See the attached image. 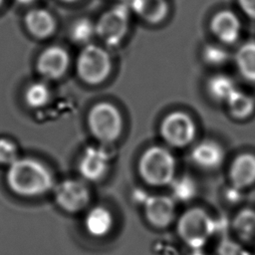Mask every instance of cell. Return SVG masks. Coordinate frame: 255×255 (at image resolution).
I'll list each match as a JSON object with an SVG mask.
<instances>
[{"instance_id": "obj_1", "label": "cell", "mask_w": 255, "mask_h": 255, "mask_svg": "<svg viewBox=\"0 0 255 255\" xmlns=\"http://www.w3.org/2000/svg\"><path fill=\"white\" fill-rule=\"evenodd\" d=\"M7 183L12 191L22 196H39L54 184L50 170L33 158H18L9 165Z\"/></svg>"}, {"instance_id": "obj_2", "label": "cell", "mask_w": 255, "mask_h": 255, "mask_svg": "<svg viewBox=\"0 0 255 255\" xmlns=\"http://www.w3.org/2000/svg\"><path fill=\"white\" fill-rule=\"evenodd\" d=\"M138 168L145 182L154 186H162L170 184L174 179L175 160L166 148L151 146L142 153Z\"/></svg>"}, {"instance_id": "obj_3", "label": "cell", "mask_w": 255, "mask_h": 255, "mask_svg": "<svg viewBox=\"0 0 255 255\" xmlns=\"http://www.w3.org/2000/svg\"><path fill=\"white\" fill-rule=\"evenodd\" d=\"M215 228V221L201 208L186 210L177 222L178 236L193 249L202 247L211 237Z\"/></svg>"}, {"instance_id": "obj_4", "label": "cell", "mask_w": 255, "mask_h": 255, "mask_svg": "<svg viewBox=\"0 0 255 255\" xmlns=\"http://www.w3.org/2000/svg\"><path fill=\"white\" fill-rule=\"evenodd\" d=\"M111 69L112 62L109 54L97 45H86L78 56V75L82 81L89 85H98L104 82Z\"/></svg>"}, {"instance_id": "obj_5", "label": "cell", "mask_w": 255, "mask_h": 255, "mask_svg": "<svg viewBox=\"0 0 255 255\" xmlns=\"http://www.w3.org/2000/svg\"><path fill=\"white\" fill-rule=\"evenodd\" d=\"M88 123L92 133L100 140L111 142L116 140L123 128L120 111L110 103H99L89 113Z\"/></svg>"}, {"instance_id": "obj_6", "label": "cell", "mask_w": 255, "mask_h": 255, "mask_svg": "<svg viewBox=\"0 0 255 255\" xmlns=\"http://www.w3.org/2000/svg\"><path fill=\"white\" fill-rule=\"evenodd\" d=\"M128 28V7L118 5L105 12L96 25V34L108 46H117Z\"/></svg>"}, {"instance_id": "obj_7", "label": "cell", "mask_w": 255, "mask_h": 255, "mask_svg": "<svg viewBox=\"0 0 255 255\" xmlns=\"http://www.w3.org/2000/svg\"><path fill=\"white\" fill-rule=\"evenodd\" d=\"M160 132L167 143L181 147L190 143L194 138L195 125L185 113L173 112L163 119Z\"/></svg>"}, {"instance_id": "obj_8", "label": "cell", "mask_w": 255, "mask_h": 255, "mask_svg": "<svg viewBox=\"0 0 255 255\" xmlns=\"http://www.w3.org/2000/svg\"><path fill=\"white\" fill-rule=\"evenodd\" d=\"M55 200L67 212L83 210L90 201V191L80 180L66 179L55 187Z\"/></svg>"}, {"instance_id": "obj_9", "label": "cell", "mask_w": 255, "mask_h": 255, "mask_svg": "<svg viewBox=\"0 0 255 255\" xmlns=\"http://www.w3.org/2000/svg\"><path fill=\"white\" fill-rule=\"evenodd\" d=\"M143 204L146 219L152 226L164 228L173 221L175 204L171 197L165 195L147 196Z\"/></svg>"}, {"instance_id": "obj_10", "label": "cell", "mask_w": 255, "mask_h": 255, "mask_svg": "<svg viewBox=\"0 0 255 255\" xmlns=\"http://www.w3.org/2000/svg\"><path fill=\"white\" fill-rule=\"evenodd\" d=\"M109 167L108 153L99 147H88L79 161L81 175L90 181H97L104 177Z\"/></svg>"}, {"instance_id": "obj_11", "label": "cell", "mask_w": 255, "mask_h": 255, "mask_svg": "<svg viewBox=\"0 0 255 255\" xmlns=\"http://www.w3.org/2000/svg\"><path fill=\"white\" fill-rule=\"evenodd\" d=\"M69 56L61 47L53 46L47 48L39 57L37 68L40 74L47 79H58L68 69Z\"/></svg>"}, {"instance_id": "obj_12", "label": "cell", "mask_w": 255, "mask_h": 255, "mask_svg": "<svg viewBox=\"0 0 255 255\" xmlns=\"http://www.w3.org/2000/svg\"><path fill=\"white\" fill-rule=\"evenodd\" d=\"M213 34L223 43L232 44L237 41L241 31L238 17L229 10L217 12L210 24Z\"/></svg>"}, {"instance_id": "obj_13", "label": "cell", "mask_w": 255, "mask_h": 255, "mask_svg": "<svg viewBox=\"0 0 255 255\" xmlns=\"http://www.w3.org/2000/svg\"><path fill=\"white\" fill-rule=\"evenodd\" d=\"M230 179L232 186L245 188L255 182V155L243 153L238 155L230 166Z\"/></svg>"}, {"instance_id": "obj_14", "label": "cell", "mask_w": 255, "mask_h": 255, "mask_svg": "<svg viewBox=\"0 0 255 255\" xmlns=\"http://www.w3.org/2000/svg\"><path fill=\"white\" fill-rule=\"evenodd\" d=\"M191 158L198 166L211 169L221 164L224 158V152L216 142L205 140L194 146L191 151Z\"/></svg>"}, {"instance_id": "obj_15", "label": "cell", "mask_w": 255, "mask_h": 255, "mask_svg": "<svg viewBox=\"0 0 255 255\" xmlns=\"http://www.w3.org/2000/svg\"><path fill=\"white\" fill-rule=\"evenodd\" d=\"M129 8L144 21L156 24L164 20L168 14L166 0H128Z\"/></svg>"}, {"instance_id": "obj_16", "label": "cell", "mask_w": 255, "mask_h": 255, "mask_svg": "<svg viewBox=\"0 0 255 255\" xmlns=\"http://www.w3.org/2000/svg\"><path fill=\"white\" fill-rule=\"evenodd\" d=\"M113 215L104 206H95L88 211L85 217L87 232L95 237H103L110 233L113 228Z\"/></svg>"}, {"instance_id": "obj_17", "label": "cell", "mask_w": 255, "mask_h": 255, "mask_svg": "<svg viewBox=\"0 0 255 255\" xmlns=\"http://www.w3.org/2000/svg\"><path fill=\"white\" fill-rule=\"evenodd\" d=\"M25 24L30 33L38 38L49 37L56 28L53 16L45 9L29 11L25 16Z\"/></svg>"}, {"instance_id": "obj_18", "label": "cell", "mask_w": 255, "mask_h": 255, "mask_svg": "<svg viewBox=\"0 0 255 255\" xmlns=\"http://www.w3.org/2000/svg\"><path fill=\"white\" fill-rule=\"evenodd\" d=\"M233 229L242 241L255 244V211L241 210L233 219Z\"/></svg>"}, {"instance_id": "obj_19", "label": "cell", "mask_w": 255, "mask_h": 255, "mask_svg": "<svg viewBox=\"0 0 255 255\" xmlns=\"http://www.w3.org/2000/svg\"><path fill=\"white\" fill-rule=\"evenodd\" d=\"M236 64L245 79L255 82V42L245 43L238 49Z\"/></svg>"}, {"instance_id": "obj_20", "label": "cell", "mask_w": 255, "mask_h": 255, "mask_svg": "<svg viewBox=\"0 0 255 255\" xmlns=\"http://www.w3.org/2000/svg\"><path fill=\"white\" fill-rule=\"evenodd\" d=\"M207 89L213 99L223 103H226L231 95L237 90L232 79L225 75H216L212 77L207 84Z\"/></svg>"}, {"instance_id": "obj_21", "label": "cell", "mask_w": 255, "mask_h": 255, "mask_svg": "<svg viewBox=\"0 0 255 255\" xmlns=\"http://www.w3.org/2000/svg\"><path fill=\"white\" fill-rule=\"evenodd\" d=\"M225 104L227 105L230 114L237 119L247 118L254 110V100L238 89L231 95Z\"/></svg>"}, {"instance_id": "obj_22", "label": "cell", "mask_w": 255, "mask_h": 255, "mask_svg": "<svg viewBox=\"0 0 255 255\" xmlns=\"http://www.w3.org/2000/svg\"><path fill=\"white\" fill-rule=\"evenodd\" d=\"M50 99V90L42 82L31 84L25 92V101L31 108H40L45 106Z\"/></svg>"}, {"instance_id": "obj_23", "label": "cell", "mask_w": 255, "mask_h": 255, "mask_svg": "<svg viewBox=\"0 0 255 255\" xmlns=\"http://www.w3.org/2000/svg\"><path fill=\"white\" fill-rule=\"evenodd\" d=\"M96 34V25L88 19L78 20L71 29V38L79 44H87Z\"/></svg>"}, {"instance_id": "obj_24", "label": "cell", "mask_w": 255, "mask_h": 255, "mask_svg": "<svg viewBox=\"0 0 255 255\" xmlns=\"http://www.w3.org/2000/svg\"><path fill=\"white\" fill-rule=\"evenodd\" d=\"M171 184V189L173 196L181 201H186L191 199L196 191V186L194 181L188 176H181L177 179H173Z\"/></svg>"}, {"instance_id": "obj_25", "label": "cell", "mask_w": 255, "mask_h": 255, "mask_svg": "<svg viewBox=\"0 0 255 255\" xmlns=\"http://www.w3.org/2000/svg\"><path fill=\"white\" fill-rule=\"evenodd\" d=\"M202 55L204 60L211 65L224 64L228 59L227 51L215 45H207L204 48Z\"/></svg>"}, {"instance_id": "obj_26", "label": "cell", "mask_w": 255, "mask_h": 255, "mask_svg": "<svg viewBox=\"0 0 255 255\" xmlns=\"http://www.w3.org/2000/svg\"><path fill=\"white\" fill-rule=\"evenodd\" d=\"M18 158L15 144L7 138H0V163L10 165Z\"/></svg>"}, {"instance_id": "obj_27", "label": "cell", "mask_w": 255, "mask_h": 255, "mask_svg": "<svg viewBox=\"0 0 255 255\" xmlns=\"http://www.w3.org/2000/svg\"><path fill=\"white\" fill-rule=\"evenodd\" d=\"M219 255H249L247 251L237 243L225 240L219 248Z\"/></svg>"}, {"instance_id": "obj_28", "label": "cell", "mask_w": 255, "mask_h": 255, "mask_svg": "<svg viewBox=\"0 0 255 255\" xmlns=\"http://www.w3.org/2000/svg\"><path fill=\"white\" fill-rule=\"evenodd\" d=\"M238 4L248 17L255 19V0H238Z\"/></svg>"}, {"instance_id": "obj_29", "label": "cell", "mask_w": 255, "mask_h": 255, "mask_svg": "<svg viewBox=\"0 0 255 255\" xmlns=\"http://www.w3.org/2000/svg\"><path fill=\"white\" fill-rule=\"evenodd\" d=\"M18 3L23 4V5H27V4H31L33 2H35L36 0H16Z\"/></svg>"}, {"instance_id": "obj_30", "label": "cell", "mask_w": 255, "mask_h": 255, "mask_svg": "<svg viewBox=\"0 0 255 255\" xmlns=\"http://www.w3.org/2000/svg\"><path fill=\"white\" fill-rule=\"evenodd\" d=\"M61 1L67 2V3H73V2H77V1H79V0H61Z\"/></svg>"}, {"instance_id": "obj_31", "label": "cell", "mask_w": 255, "mask_h": 255, "mask_svg": "<svg viewBox=\"0 0 255 255\" xmlns=\"http://www.w3.org/2000/svg\"><path fill=\"white\" fill-rule=\"evenodd\" d=\"M192 255H204V254H202V253H200V252H195V253L192 254Z\"/></svg>"}, {"instance_id": "obj_32", "label": "cell", "mask_w": 255, "mask_h": 255, "mask_svg": "<svg viewBox=\"0 0 255 255\" xmlns=\"http://www.w3.org/2000/svg\"><path fill=\"white\" fill-rule=\"evenodd\" d=\"M2 2H3V0H0V5L2 4Z\"/></svg>"}]
</instances>
